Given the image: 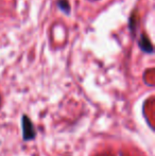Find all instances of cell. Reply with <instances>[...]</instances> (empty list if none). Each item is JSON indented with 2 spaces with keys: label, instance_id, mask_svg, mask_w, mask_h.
Listing matches in <instances>:
<instances>
[{
  "label": "cell",
  "instance_id": "6da1fadb",
  "mask_svg": "<svg viewBox=\"0 0 155 156\" xmlns=\"http://www.w3.org/2000/svg\"><path fill=\"white\" fill-rule=\"evenodd\" d=\"M21 129H23V139L25 141H31L35 139L36 129L32 120L27 115H23L21 117Z\"/></svg>",
  "mask_w": 155,
  "mask_h": 156
},
{
  "label": "cell",
  "instance_id": "7a4b0ae2",
  "mask_svg": "<svg viewBox=\"0 0 155 156\" xmlns=\"http://www.w3.org/2000/svg\"><path fill=\"white\" fill-rule=\"evenodd\" d=\"M140 46H141V48H143V49L145 50V51H147V52H152V50H153L152 46L150 45V41H148V38H146V36L141 37Z\"/></svg>",
  "mask_w": 155,
  "mask_h": 156
},
{
  "label": "cell",
  "instance_id": "3957f363",
  "mask_svg": "<svg viewBox=\"0 0 155 156\" xmlns=\"http://www.w3.org/2000/svg\"><path fill=\"white\" fill-rule=\"evenodd\" d=\"M58 5L61 6L63 11H65L66 13H68V10H69V4L67 2V0H58Z\"/></svg>",
  "mask_w": 155,
  "mask_h": 156
},
{
  "label": "cell",
  "instance_id": "277c9868",
  "mask_svg": "<svg viewBox=\"0 0 155 156\" xmlns=\"http://www.w3.org/2000/svg\"><path fill=\"white\" fill-rule=\"evenodd\" d=\"M0 103H1V98H0Z\"/></svg>",
  "mask_w": 155,
  "mask_h": 156
}]
</instances>
